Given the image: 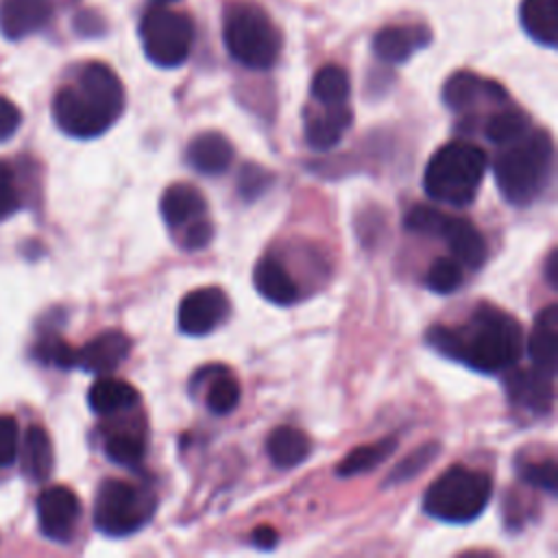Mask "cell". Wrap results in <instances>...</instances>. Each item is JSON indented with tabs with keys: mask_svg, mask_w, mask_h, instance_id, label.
Instances as JSON below:
<instances>
[{
	"mask_svg": "<svg viewBox=\"0 0 558 558\" xmlns=\"http://www.w3.org/2000/svg\"><path fill=\"white\" fill-rule=\"evenodd\" d=\"M351 120L353 116L347 105L325 107L323 113H316L305 122V140L314 150H329L342 140Z\"/></svg>",
	"mask_w": 558,
	"mask_h": 558,
	"instance_id": "7402d4cb",
	"label": "cell"
},
{
	"mask_svg": "<svg viewBox=\"0 0 558 558\" xmlns=\"http://www.w3.org/2000/svg\"><path fill=\"white\" fill-rule=\"evenodd\" d=\"M517 473L525 484L556 495V462L551 458L538 462H521L517 464Z\"/></svg>",
	"mask_w": 558,
	"mask_h": 558,
	"instance_id": "e575fe53",
	"label": "cell"
},
{
	"mask_svg": "<svg viewBox=\"0 0 558 558\" xmlns=\"http://www.w3.org/2000/svg\"><path fill=\"white\" fill-rule=\"evenodd\" d=\"M506 392L514 405L532 414H547L554 403V375H547L534 366L512 371L506 377Z\"/></svg>",
	"mask_w": 558,
	"mask_h": 558,
	"instance_id": "4fadbf2b",
	"label": "cell"
},
{
	"mask_svg": "<svg viewBox=\"0 0 558 558\" xmlns=\"http://www.w3.org/2000/svg\"><path fill=\"white\" fill-rule=\"evenodd\" d=\"M272 181L275 177L270 170L257 163H244L238 174V192L244 201H255L272 185Z\"/></svg>",
	"mask_w": 558,
	"mask_h": 558,
	"instance_id": "836d02e7",
	"label": "cell"
},
{
	"mask_svg": "<svg viewBox=\"0 0 558 558\" xmlns=\"http://www.w3.org/2000/svg\"><path fill=\"white\" fill-rule=\"evenodd\" d=\"M50 4L46 0H2L0 2V33L7 39H22L41 31L50 20Z\"/></svg>",
	"mask_w": 558,
	"mask_h": 558,
	"instance_id": "e0dca14e",
	"label": "cell"
},
{
	"mask_svg": "<svg viewBox=\"0 0 558 558\" xmlns=\"http://www.w3.org/2000/svg\"><path fill=\"white\" fill-rule=\"evenodd\" d=\"M87 403L96 414L113 416L135 408L140 403V392L129 381L105 375L92 384L87 392Z\"/></svg>",
	"mask_w": 558,
	"mask_h": 558,
	"instance_id": "44dd1931",
	"label": "cell"
},
{
	"mask_svg": "<svg viewBox=\"0 0 558 558\" xmlns=\"http://www.w3.org/2000/svg\"><path fill=\"white\" fill-rule=\"evenodd\" d=\"M155 508L157 499L148 488L109 477L96 490L94 525L105 536H129L150 521Z\"/></svg>",
	"mask_w": 558,
	"mask_h": 558,
	"instance_id": "52a82bcc",
	"label": "cell"
},
{
	"mask_svg": "<svg viewBox=\"0 0 558 558\" xmlns=\"http://www.w3.org/2000/svg\"><path fill=\"white\" fill-rule=\"evenodd\" d=\"M20 462H22V473L31 482L48 480L54 464V453H52V440L44 427L31 425L26 429L22 440Z\"/></svg>",
	"mask_w": 558,
	"mask_h": 558,
	"instance_id": "cb8c5ba5",
	"label": "cell"
},
{
	"mask_svg": "<svg viewBox=\"0 0 558 558\" xmlns=\"http://www.w3.org/2000/svg\"><path fill=\"white\" fill-rule=\"evenodd\" d=\"M20 449V427L17 421L9 414H0V471L9 469Z\"/></svg>",
	"mask_w": 558,
	"mask_h": 558,
	"instance_id": "8d00e7d4",
	"label": "cell"
},
{
	"mask_svg": "<svg viewBox=\"0 0 558 558\" xmlns=\"http://www.w3.org/2000/svg\"><path fill=\"white\" fill-rule=\"evenodd\" d=\"M159 211L168 227L179 229V227H187L198 218H205L207 203H205V196L194 185L174 183L163 192L159 201Z\"/></svg>",
	"mask_w": 558,
	"mask_h": 558,
	"instance_id": "ac0fdd59",
	"label": "cell"
},
{
	"mask_svg": "<svg viewBox=\"0 0 558 558\" xmlns=\"http://www.w3.org/2000/svg\"><path fill=\"white\" fill-rule=\"evenodd\" d=\"M131 351V340L126 333L118 329H109L85 342L81 349H76L74 366L96 373V375H109L113 373Z\"/></svg>",
	"mask_w": 558,
	"mask_h": 558,
	"instance_id": "7c38bea8",
	"label": "cell"
},
{
	"mask_svg": "<svg viewBox=\"0 0 558 558\" xmlns=\"http://www.w3.org/2000/svg\"><path fill=\"white\" fill-rule=\"evenodd\" d=\"M266 451L277 469H292L299 466L310 456L312 442L305 436V432L292 425H281L270 432L266 440Z\"/></svg>",
	"mask_w": 558,
	"mask_h": 558,
	"instance_id": "d4e9b609",
	"label": "cell"
},
{
	"mask_svg": "<svg viewBox=\"0 0 558 558\" xmlns=\"http://www.w3.org/2000/svg\"><path fill=\"white\" fill-rule=\"evenodd\" d=\"M495 183L514 207L532 205L554 174V142L549 131L530 129L523 137L506 144L493 163Z\"/></svg>",
	"mask_w": 558,
	"mask_h": 558,
	"instance_id": "3957f363",
	"label": "cell"
},
{
	"mask_svg": "<svg viewBox=\"0 0 558 558\" xmlns=\"http://www.w3.org/2000/svg\"><path fill=\"white\" fill-rule=\"evenodd\" d=\"M436 235L447 242V246L451 248L453 257L460 264H464L469 268H480L486 262V255H488L486 240H484L482 231L471 220L451 216L445 211Z\"/></svg>",
	"mask_w": 558,
	"mask_h": 558,
	"instance_id": "5bb4252c",
	"label": "cell"
},
{
	"mask_svg": "<svg viewBox=\"0 0 558 558\" xmlns=\"http://www.w3.org/2000/svg\"><path fill=\"white\" fill-rule=\"evenodd\" d=\"M521 26L525 33L547 48L558 44V0H521Z\"/></svg>",
	"mask_w": 558,
	"mask_h": 558,
	"instance_id": "603a6c76",
	"label": "cell"
},
{
	"mask_svg": "<svg viewBox=\"0 0 558 558\" xmlns=\"http://www.w3.org/2000/svg\"><path fill=\"white\" fill-rule=\"evenodd\" d=\"M22 113L20 109L4 96H0V142L13 137V133L20 129Z\"/></svg>",
	"mask_w": 558,
	"mask_h": 558,
	"instance_id": "ab89813d",
	"label": "cell"
},
{
	"mask_svg": "<svg viewBox=\"0 0 558 558\" xmlns=\"http://www.w3.org/2000/svg\"><path fill=\"white\" fill-rule=\"evenodd\" d=\"M22 205L20 190L15 185V174L7 161H0V220L13 216Z\"/></svg>",
	"mask_w": 558,
	"mask_h": 558,
	"instance_id": "74e56055",
	"label": "cell"
},
{
	"mask_svg": "<svg viewBox=\"0 0 558 558\" xmlns=\"http://www.w3.org/2000/svg\"><path fill=\"white\" fill-rule=\"evenodd\" d=\"M445 211L436 209V207H427V205H416L412 207L405 218L403 225L408 231L412 233H423V235H436L440 222H442Z\"/></svg>",
	"mask_w": 558,
	"mask_h": 558,
	"instance_id": "d590c367",
	"label": "cell"
},
{
	"mask_svg": "<svg viewBox=\"0 0 558 558\" xmlns=\"http://www.w3.org/2000/svg\"><path fill=\"white\" fill-rule=\"evenodd\" d=\"M277 543H279V536L270 525H259L251 534V545L257 549H272Z\"/></svg>",
	"mask_w": 558,
	"mask_h": 558,
	"instance_id": "60d3db41",
	"label": "cell"
},
{
	"mask_svg": "<svg viewBox=\"0 0 558 558\" xmlns=\"http://www.w3.org/2000/svg\"><path fill=\"white\" fill-rule=\"evenodd\" d=\"M462 283V264L456 257H438L427 275L425 286L436 294H451Z\"/></svg>",
	"mask_w": 558,
	"mask_h": 558,
	"instance_id": "d6a6232c",
	"label": "cell"
},
{
	"mask_svg": "<svg viewBox=\"0 0 558 558\" xmlns=\"http://www.w3.org/2000/svg\"><path fill=\"white\" fill-rule=\"evenodd\" d=\"M349 92H351V83L347 72L340 65L320 68L312 81V96L323 107L344 105L349 98Z\"/></svg>",
	"mask_w": 558,
	"mask_h": 558,
	"instance_id": "4316f807",
	"label": "cell"
},
{
	"mask_svg": "<svg viewBox=\"0 0 558 558\" xmlns=\"http://www.w3.org/2000/svg\"><path fill=\"white\" fill-rule=\"evenodd\" d=\"M545 281L556 288L558 286V251L554 248L545 262Z\"/></svg>",
	"mask_w": 558,
	"mask_h": 558,
	"instance_id": "b9f144b4",
	"label": "cell"
},
{
	"mask_svg": "<svg viewBox=\"0 0 558 558\" xmlns=\"http://www.w3.org/2000/svg\"><path fill=\"white\" fill-rule=\"evenodd\" d=\"M31 355L44 366L74 368L76 349L57 333H44L31 349Z\"/></svg>",
	"mask_w": 558,
	"mask_h": 558,
	"instance_id": "1f68e13d",
	"label": "cell"
},
{
	"mask_svg": "<svg viewBox=\"0 0 558 558\" xmlns=\"http://www.w3.org/2000/svg\"><path fill=\"white\" fill-rule=\"evenodd\" d=\"M174 0H150V4H170Z\"/></svg>",
	"mask_w": 558,
	"mask_h": 558,
	"instance_id": "7bdbcfd3",
	"label": "cell"
},
{
	"mask_svg": "<svg viewBox=\"0 0 558 558\" xmlns=\"http://www.w3.org/2000/svg\"><path fill=\"white\" fill-rule=\"evenodd\" d=\"M427 342L445 357L473 371L499 373L519 362L525 338L512 314L484 303L462 325L429 327Z\"/></svg>",
	"mask_w": 558,
	"mask_h": 558,
	"instance_id": "6da1fadb",
	"label": "cell"
},
{
	"mask_svg": "<svg viewBox=\"0 0 558 558\" xmlns=\"http://www.w3.org/2000/svg\"><path fill=\"white\" fill-rule=\"evenodd\" d=\"M211 235H214L211 222L205 220V218H198V220H194V222H190V225L185 227L183 244H185L187 248H192V251H198V248H203V246L209 244Z\"/></svg>",
	"mask_w": 558,
	"mask_h": 558,
	"instance_id": "f35d334b",
	"label": "cell"
},
{
	"mask_svg": "<svg viewBox=\"0 0 558 558\" xmlns=\"http://www.w3.org/2000/svg\"><path fill=\"white\" fill-rule=\"evenodd\" d=\"M530 131V118L519 111V109H501L495 111L486 124H484V135L497 146H506L519 137H523Z\"/></svg>",
	"mask_w": 558,
	"mask_h": 558,
	"instance_id": "83f0119b",
	"label": "cell"
},
{
	"mask_svg": "<svg viewBox=\"0 0 558 558\" xmlns=\"http://www.w3.org/2000/svg\"><path fill=\"white\" fill-rule=\"evenodd\" d=\"M222 39L229 54L251 70H268L281 52V35L270 15L251 0L225 7Z\"/></svg>",
	"mask_w": 558,
	"mask_h": 558,
	"instance_id": "5b68a950",
	"label": "cell"
},
{
	"mask_svg": "<svg viewBox=\"0 0 558 558\" xmlns=\"http://www.w3.org/2000/svg\"><path fill=\"white\" fill-rule=\"evenodd\" d=\"M255 290L270 303L292 305L299 299V288L286 266L272 257H264L253 270Z\"/></svg>",
	"mask_w": 558,
	"mask_h": 558,
	"instance_id": "ffe728a7",
	"label": "cell"
},
{
	"mask_svg": "<svg viewBox=\"0 0 558 558\" xmlns=\"http://www.w3.org/2000/svg\"><path fill=\"white\" fill-rule=\"evenodd\" d=\"M105 456L126 469H137L144 460V440L131 432H111L105 438Z\"/></svg>",
	"mask_w": 558,
	"mask_h": 558,
	"instance_id": "f1b7e54d",
	"label": "cell"
},
{
	"mask_svg": "<svg viewBox=\"0 0 558 558\" xmlns=\"http://www.w3.org/2000/svg\"><path fill=\"white\" fill-rule=\"evenodd\" d=\"M124 111V87L118 74L100 63H85L72 85L57 89L52 118L57 126L76 140L102 135Z\"/></svg>",
	"mask_w": 558,
	"mask_h": 558,
	"instance_id": "7a4b0ae2",
	"label": "cell"
},
{
	"mask_svg": "<svg viewBox=\"0 0 558 558\" xmlns=\"http://www.w3.org/2000/svg\"><path fill=\"white\" fill-rule=\"evenodd\" d=\"M81 519V499L68 486L44 488L37 497L39 532L52 543H70Z\"/></svg>",
	"mask_w": 558,
	"mask_h": 558,
	"instance_id": "9c48e42d",
	"label": "cell"
},
{
	"mask_svg": "<svg viewBox=\"0 0 558 558\" xmlns=\"http://www.w3.org/2000/svg\"><path fill=\"white\" fill-rule=\"evenodd\" d=\"M140 39L146 57L159 68L185 63L194 44V24L187 13L150 4L140 22Z\"/></svg>",
	"mask_w": 558,
	"mask_h": 558,
	"instance_id": "ba28073f",
	"label": "cell"
},
{
	"mask_svg": "<svg viewBox=\"0 0 558 558\" xmlns=\"http://www.w3.org/2000/svg\"><path fill=\"white\" fill-rule=\"evenodd\" d=\"M187 161L194 170L216 177L222 174L233 161L231 142L218 131L198 133L187 146Z\"/></svg>",
	"mask_w": 558,
	"mask_h": 558,
	"instance_id": "d6986e66",
	"label": "cell"
},
{
	"mask_svg": "<svg viewBox=\"0 0 558 558\" xmlns=\"http://www.w3.org/2000/svg\"><path fill=\"white\" fill-rule=\"evenodd\" d=\"M486 168L488 155L484 148L453 140L429 157L423 174L425 194L449 207H466L475 201Z\"/></svg>",
	"mask_w": 558,
	"mask_h": 558,
	"instance_id": "277c9868",
	"label": "cell"
},
{
	"mask_svg": "<svg viewBox=\"0 0 558 558\" xmlns=\"http://www.w3.org/2000/svg\"><path fill=\"white\" fill-rule=\"evenodd\" d=\"M493 482L486 473L464 464L449 466L423 495V510L445 523H471L488 506Z\"/></svg>",
	"mask_w": 558,
	"mask_h": 558,
	"instance_id": "8992f818",
	"label": "cell"
},
{
	"mask_svg": "<svg viewBox=\"0 0 558 558\" xmlns=\"http://www.w3.org/2000/svg\"><path fill=\"white\" fill-rule=\"evenodd\" d=\"M214 377L209 379L207 388V408L209 412L222 416L238 408L240 403V386L238 381L225 373V368H214Z\"/></svg>",
	"mask_w": 558,
	"mask_h": 558,
	"instance_id": "4dcf8cb0",
	"label": "cell"
},
{
	"mask_svg": "<svg viewBox=\"0 0 558 558\" xmlns=\"http://www.w3.org/2000/svg\"><path fill=\"white\" fill-rule=\"evenodd\" d=\"M442 100L451 111H471L480 105H504L508 100L506 89L473 72H456L442 87Z\"/></svg>",
	"mask_w": 558,
	"mask_h": 558,
	"instance_id": "8fae6325",
	"label": "cell"
},
{
	"mask_svg": "<svg viewBox=\"0 0 558 558\" xmlns=\"http://www.w3.org/2000/svg\"><path fill=\"white\" fill-rule=\"evenodd\" d=\"M429 41L432 33L425 26H384L373 37V52L386 63H405Z\"/></svg>",
	"mask_w": 558,
	"mask_h": 558,
	"instance_id": "2e32d148",
	"label": "cell"
},
{
	"mask_svg": "<svg viewBox=\"0 0 558 558\" xmlns=\"http://www.w3.org/2000/svg\"><path fill=\"white\" fill-rule=\"evenodd\" d=\"M227 312L229 299L220 288H198L183 296L177 314V325L187 336H205L227 318Z\"/></svg>",
	"mask_w": 558,
	"mask_h": 558,
	"instance_id": "30bf717a",
	"label": "cell"
},
{
	"mask_svg": "<svg viewBox=\"0 0 558 558\" xmlns=\"http://www.w3.org/2000/svg\"><path fill=\"white\" fill-rule=\"evenodd\" d=\"M525 344H527V355L532 360V366L556 377V371H558V307H556V303H549L547 307H543L536 314Z\"/></svg>",
	"mask_w": 558,
	"mask_h": 558,
	"instance_id": "9a60e30c",
	"label": "cell"
},
{
	"mask_svg": "<svg viewBox=\"0 0 558 558\" xmlns=\"http://www.w3.org/2000/svg\"><path fill=\"white\" fill-rule=\"evenodd\" d=\"M397 449V438H381L377 442L371 445H362L351 449L336 466V473L340 477H351V475H360L366 471H373L375 466H379L390 453H395Z\"/></svg>",
	"mask_w": 558,
	"mask_h": 558,
	"instance_id": "484cf974",
	"label": "cell"
},
{
	"mask_svg": "<svg viewBox=\"0 0 558 558\" xmlns=\"http://www.w3.org/2000/svg\"><path fill=\"white\" fill-rule=\"evenodd\" d=\"M438 451H440V445L438 442H425L421 447H416L412 453H408L399 464L392 466V471L388 473V477L384 480V488H390L395 484H401V482H408L416 475H421L436 458H438Z\"/></svg>",
	"mask_w": 558,
	"mask_h": 558,
	"instance_id": "f546056e",
	"label": "cell"
}]
</instances>
